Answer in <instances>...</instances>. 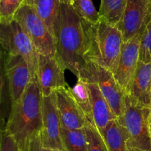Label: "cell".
Returning <instances> with one entry per match:
<instances>
[{
	"label": "cell",
	"mask_w": 151,
	"mask_h": 151,
	"mask_svg": "<svg viewBox=\"0 0 151 151\" xmlns=\"http://www.w3.org/2000/svg\"><path fill=\"white\" fill-rule=\"evenodd\" d=\"M43 95L38 80L30 81L19 102L11 105L5 130L22 151H28L31 141L43 128Z\"/></svg>",
	"instance_id": "cell-1"
},
{
	"label": "cell",
	"mask_w": 151,
	"mask_h": 151,
	"mask_svg": "<svg viewBox=\"0 0 151 151\" xmlns=\"http://www.w3.org/2000/svg\"><path fill=\"white\" fill-rule=\"evenodd\" d=\"M85 20L72 5L60 4L56 35V56L65 69L78 77L85 64Z\"/></svg>",
	"instance_id": "cell-2"
},
{
	"label": "cell",
	"mask_w": 151,
	"mask_h": 151,
	"mask_svg": "<svg viewBox=\"0 0 151 151\" xmlns=\"http://www.w3.org/2000/svg\"><path fill=\"white\" fill-rule=\"evenodd\" d=\"M85 62H94L112 72L124 42L121 31L100 19L94 24L85 20Z\"/></svg>",
	"instance_id": "cell-3"
},
{
	"label": "cell",
	"mask_w": 151,
	"mask_h": 151,
	"mask_svg": "<svg viewBox=\"0 0 151 151\" xmlns=\"http://www.w3.org/2000/svg\"><path fill=\"white\" fill-rule=\"evenodd\" d=\"M150 112L151 108L125 93L123 112L117 120L126 130L128 151H151Z\"/></svg>",
	"instance_id": "cell-4"
},
{
	"label": "cell",
	"mask_w": 151,
	"mask_h": 151,
	"mask_svg": "<svg viewBox=\"0 0 151 151\" xmlns=\"http://www.w3.org/2000/svg\"><path fill=\"white\" fill-rule=\"evenodd\" d=\"M0 40L5 54L22 56L29 67L31 81L38 80L39 53L19 22L13 19L10 22L1 24Z\"/></svg>",
	"instance_id": "cell-5"
},
{
	"label": "cell",
	"mask_w": 151,
	"mask_h": 151,
	"mask_svg": "<svg viewBox=\"0 0 151 151\" xmlns=\"http://www.w3.org/2000/svg\"><path fill=\"white\" fill-rule=\"evenodd\" d=\"M78 78L87 83H96L117 118L122 115L125 92L115 79L113 73L92 62H86Z\"/></svg>",
	"instance_id": "cell-6"
},
{
	"label": "cell",
	"mask_w": 151,
	"mask_h": 151,
	"mask_svg": "<svg viewBox=\"0 0 151 151\" xmlns=\"http://www.w3.org/2000/svg\"><path fill=\"white\" fill-rule=\"evenodd\" d=\"M27 33L39 54L55 56L56 39L37 14L33 6L25 2L14 16Z\"/></svg>",
	"instance_id": "cell-7"
},
{
	"label": "cell",
	"mask_w": 151,
	"mask_h": 151,
	"mask_svg": "<svg viewBox=\"0 0 151 151\" xmlns=\"http://www.w3.org/2000/svg\"><path fill=\"white\" fill-rule=\"evenodd\" d=\"M142 33H138L134 38L122 43L119 58L112 71L115 79L125 92L138 66Z\"/></svg>",
	"instance_id": "cell-8"
},
{
	"label": "cell",
	"mask_w": 151,
	"mask_h": 151,
	"mask_svg": "<svg viewBox=\"0 0 151 151\" xmlns=\"http://www.w3.org/2000/svg\"><path fill=\"white\" fill-rule=\"evenodd\" d=\"M42 114L43 128L40 136L43 147L58 151H66L60 135L61 126L54 92L48 96H43Z\"/></svg>",
	"instance_id": "cell-9"
},
{
	"label": "cell",
	"mask_w": 151,
	"mask_h": 151,
	"mask_svg": "<svg viewBox=\"0 0 151 151\" xmlns=\"http://www.w3.org/2000/svg\"><path fill=\"white\" fill-rule=\"evenodd\" d=\"M151 10V0H127L120 22L116 25L121 31L123 41L143 33Z\"/></svg>",
	"instance_id": "cell-10"
},
{
	"label": "cell",
	"mask_w": 151,
	"mask_h": 151,
	"mask_svg": "<svg viewBox=\"0 0 151 151\" xmlns=\"http://www.w3.org/2000/svg\"><path fill=\"white\" fill-rule=\"evenodd\" d=\"M54 93L61 127L71 130L84 128L88 120L69 91V87L57 89Z\"/></svg>",
	"instance_id": "cell-11"
},
{
	"label": "cell",
	"mask_w": 151,
	"mask_h": 151,
	"mask_svg": "<svg viewBox=\"0 0 151 151\" xmlns=\"http://www.w3.org/2000/svg\"><path fill=\"white\" fill-rule=\"evenodd\" d=\"M64 70L56 55H38L37 78L43 96H50L60 87H69L65 81Z\"/></svg>",
	"instance_id": "cell-12"
},
{
	"label": "cell",
	"mask_w": 151,
	"mask_h": 151,
	"mask_svg": "<svg viewBox=\"0 0 151 151\" xmlns=\"http://www.w3.org/2000/svg\"><path fill=\"white\" fill-rule=\"evenodd\" d=\"M4 72L8 81L11 105L19 102L31 81L27 63L22 56L5 54Z\"/></svg>",
	"instance_id": "cell-13"
},
{
	"label": "cell",
	"mask_w": 151,
	"mask_h": 151,
	"mask_svg": "<svg viewBox=\"0 0 151 151\" xmlns=\"http://www.w3.org/2000/svg\"><path fill=\"white\" fill-rule=\"evenodd\" d=\"M125 93L139 105L151 108V62L139 60L135 73Z\"/></svg>",
	"instance_id": "cell-14"
},
{
	"label": "cell",
	"mask_w": 151,
	"mask_h": 151,
	"mask_svg": "<svg viewBox=\"0 0 151 151\" xmlns=\"http://www.w3.org/2000/svg\"><path fill=\"white\" fill-rule=\"evenodd\" d=\"M87 85L90 93L91 113L94 125L102 133L108 124L112 120L117 119V117L112 111L98 85L96 83H87Z\"/></svg>",
	"instance_id": "cell-15"
},
{
	"label": "cell",
	"mask_w": 151,
	"mask_h": 151,
	"mask_svg": "<svg viewBox=\"0 0 151 151\" xmlns=\"http://www.w3.org/2000/svg\"><path fill=\"white\" fill-rule=\"evenodd\" d=\"M33 6L37 14L45 23L50 33L56 39L59 14H60V0H32L29 3Z\"/></svg>",
	"instance_id": "cell-16"
},
{
	"label": "cell",
	"mask_w": 151,
	"mask_h": 151,
	"mask_svg": "<svg viewBox=\"0 0 151 151\" xmlns=\"http://www.w3.org/2000/svg\"><path fill=\"white\" fill-rule=\"evenodd\" d=\"M101 135L106 142L109 151H128L126 130L117 119L111 121L105 127Z\"/></svg>",
	"instance_id": "cell-17"
},
{
	"label": "cell",
	"mask_w": 151,
	"mask_h": 151,
	"mask_svg": "<svg viewBox=\"0 0 151 151\" xmlns=\"http://www.w3.org/2000/svg\"><path fill=\"white\" fill-rule=\"evenodd\" d=\"M127 0H101L100 19L116 26L123 16Z\"/></svg>",
	"instance_id": "cell-18"
},
{
	"label": "cell",
	"mask_w": 151,
	"mask_h": 151,
	"mask_svg": "<svg viewBox=\"0 0 151 151\" xmlns=\"http://www.w3.org/2000/svg\"><path fill=\"white\" fill-rule=\"evenodd\" d=\"M60 135L66 151H88L85 128L71 130L61 127Z\"/></svg>",
	"instance_id": "cell-19"
},
{
	"label": "cell",
	"mask_w": 151,
	"mask_h": 151,
	"mask_svg": "<svg viewBox=\"0 0 151 151\" xmlns=\"http://www.w3.org/2000/svg\"><path fill=\"white\" fill-rule=\"evenodd\" d=\"M69 90L73 97L75 98L78 105L83 111L88 121L91 122V124H94L92 113H91L90 93L87 83L80 78H78V81L73 87H71L69 86Z\"/></svg>",
	"instance_id": "cell-20"
},
{
	"label": "cell",
	"mask_w": 151,
	"mask_h": 151,
	"mask_svg": "<svg viewBox=\"0 0 151 151\" xmlns=\"http://www.w3.org/2000/svg\"><path fill=\"white\" fill-rule=\"evenodd\" d=\"M88 142V151H109L106 142L94 124L88 121L85 126Z\"/></svg>",
	"instance_id": "cell-21"
},
{
	"label": "cell",
	"mask_w": 151,
	"mask_h": 151,
	"mask_svg": "<svg viewBox=\"0 0 151 151\" xmlns=\"http://www.w3.org/2000/svg\"><path fill=\"white\" fill-rule=\"evenodd\" d=\"M72 6L81 18L91 23H97L100 19L91 0H74Z\"/></svg>",
	"instance_id": "cell-22"
},
{
	"label": "cell",
	"mask_w": 151,
	"mask_h": 151,
	"mask_svg": "<svg viewBox=\"0 0 151 151\" xmlns=\"http://www.w3.org/2000/svg\"><path fill=\"white\" fill-rule=\"evenodd\" d=\"M25 1L26 0H0V24L13 20Z\"/></svg>",
	"instance_id": "cell-23"
},
{
	"label": "cell",
	"mask_w": 151,
	"mask_h": 151,
	"mask_svg": "<svg viewBox=\"0 0 151 151\" xmlns=\"http://www.w3.org/2000/svg\"><path fill=\"white\" fill-rule=\"evenodd\" d=\"M139 60L144 62H151V10L142 36Z\"/></svg>",
	"instance_id": "cell-24"
},
{
	"label": "cell",
	"mask_w": 151,
	"mask_h": 151,
	"mask_svg": "<svg viewBox=\"0 0 151 151\" xmlns=\"http://www.w3.org/2000/svg\"><path fill=\"white\" fill-rule=\"evenodd\" d=\"M0 151H22L13 136L5 129L1 130Z\"/></svg>",
	"instance_id": "cell-25"
},
{
	"label": "cell",
	"mask_w": 151,
	"mask_h": 151,
	"mask_svg": "<svg viewBox=\"0 0 151 151\" xmlns=\"http://www.w3.org/2000/svg\"><path fill=\"white\" fill-rule=\"evenodd\" d=\"M28 151H58L55 150L49 149V148H45L43 147L42 142H41V136H35L32 140L31 141L29 147V150Z\"/></svg>",
	"instance_id": "cell-26"
},
{
	"label": "cell",
	"mask_w": 151,
	"mask_h": 151,
	"mask_svg": "<svg viewBox=\"0 0 151 151\" xmlns=\"http://www.w3.org/2000/svg\"><path fill=\"white\" fill-rule=\"evenodd\" d=\"M62 3H65V4H70L72 5V2H73L74 0H60Z\"/></svg>",
	"instance_id": "cell-27"
},
{
	"label": "cell",
	"mask_w": 151,
	"mask_h": 151,
	"mask_svg": "<svg viewBox=\"0 0 151 151\" xmlns=\"http://www.w3.org/2000/svg\"><path fill=\"white\" fill-rule=\"evenodd\" d=\"M150 133H151V112H150Z\"/></svg>",
	"instance_id": "cell-28"
},
{
	"label": "cell",
	"mask_w": 151,
	"mask_h": 151,
	"mask_svg": "<svg viewBox=\"0 0 151 151\" xmlns=\"http://www.w3.org/2000/svg\"><path fill=\"white\" fill-rule=\"evenodd\" d=\"M31 1H32V0H26V1H25V2H26V3H29Z\"/></svg>",
	"instance_id": "cell-29"
}]
</instances>
